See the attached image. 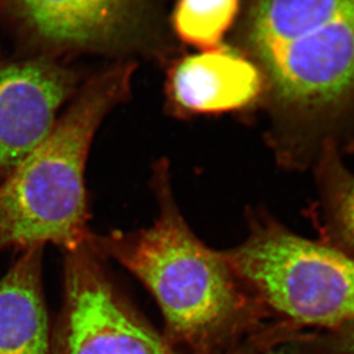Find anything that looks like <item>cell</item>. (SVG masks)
Segmentation results:
<instances>
[{
  "instance_id": "6da1fadb",
  "label": "cell",
  "mask_w": 354,
  "mask_h": 354,
  "mask_svg": "<svg viewBox=\"0 0 354 354\" xmlns=\"http://www.w3.org/2000/svg\"><path fill=\"white\" fill-rule=\"evenodd\" d=\"M242 39L279 156L307 162L353 112L354 0H248Z\"/></svg>"
},
{
  "instance_id": "7a4b0ae2",
  "label": "cell",
  "mask_w": 354,
  "mask_h": 354,
  "mask_svg": "<svg viewBox=\"0 0 354 354\" xmlns=\"http://www.w3.org/2000/svg\"><path fill=\"white\" fill-rule=\"evenodd\" d=\"M167 161L154 168L159 205L153 225L137 232L92 235L90 245L147 286L164 315L169 344L190 354H222L263 337L272 314L236 274L225 252L205 245L182 216Z\"/></svg>"
},
{
  "instance_id": "3957f363",
  "label": "cell",
  "mask_w": 354,
  "mask_h": 354,
  "mask_svg": "<svg viewBox=\"0 0 354 354\" xmlns=\"http://www.w3.org/2000/svg\"><path fill=\"white\" fill-rule=\"evenodd\" d=\"M133 66L90 80L48 136L0 183V253L46 244L74 251L91 239L86 167L95 133L129 93Z\"/></svg>"
},
{
  "instance_id": "277c9868",
  "label": "cell",
  "mask_w": 354,
  "mask_h": 354,
  "mask_svg": "<svg viewBox=\"0 0 354 354\" xmlns=\"http://www.w3.org/2000/svg\"><path fill=\"white\" fill-rule=\"evenodd\" d=\"M225 258L266 310L303 330L354 321V258L303 239L268 215H253L249 235Z\"/></svg>"
},
{
  "instance_id": "5b68a950",
  "label": "cell",
  "mask_w": 354,
  "mask_h": 354,
  "mask_svg": "<svg viewBox=\"0 0 354 354\" xmlns=\"http://www.w3.org/2000/svg\"><path fill=\"white\" fill-rule=\"evenodd\" d=\"M90 244L66 252L55 354H184L149 327L116 290ZM263 339L223 354H266Z\"/></svg>"
},
{
  "instance_id": "8992f818",
  "label": "cell",
  "mask_w": 354,
  "mask_h": 354,
  "mask_svg": "<svg viewBox=\"0 0 354 354\" xmlns=\"http://www.w3.org/2000/svg\"><path fill=\"white\" fill-rule=\"evenodd\" d=\"M144 0H0V22L31 44L66 50H119L143 36Z\"/></svg>"
},
{
  "instance_id": "52a82bcc",
  "label": "cell",
  "mask_w": 354,
  "mask_h": 354,
  "mask_svg": "<svg viewBox=\"0 0 354 354\" xmlns=\"http://www.w3.org/2000/svg\"><path fill=\"white\" fill-rule=\"evenodd\" d=\"M75 86L46 58L0 62V183L51 133Z\"/></svg>"
},
{
  "instance_id": "ba28073f",
  "label": "cell",
  "mask_w": 354,
  "mask_h": 354,
  "mask_svg": "<svg viewBox=\"0 0 354 354\" xmlns=\"http://www.w3.org/2000/svg\"><path fill=\"white\" fill-rule=\"evenodd\" d=\"M263 93L259 69L232 48L207 50L177 62L168 95L180 114H218L244 109Z\"/></svg>"
},
{
  "instance_id": "9c48e42d",
  "label": "cell",
  "mask_w": 354,
  "mask_h": 354,
  "mask_svg": "<svg viewBox=\"0 0 354 354\" xmlns=\"http://www.w3.org/2000/svg\"><path fill=\"white\" fill-rule=\"evenodd\" d=\"M44 246L21 251L0 276V354H50L51 331L43 291Z\"/></svg>"
},
{
  "instance_id": "30bf717a",
  "label": "cell",
  "mask_w": 354,
  "mask_h": 354,
  "mask_svg": "<svg viewBox=\"0 0 354 354\" xmlns=\"http://www.w3.org/2000/svg\"><path fill=\"white\" fill-rule=\"evenodd\" d=\"M317 177L331 246L354 258V173L333 140L321 147Z\"/></svg>"
},
{
  "instance_id": "8fae6325",
  "label": "cell",
  "mask_w": 354,
  "mask_h": 354,
  "mask_svg": "<svg viewBox=\"0 0 354 354\" xmlns=\"http://www.w3.org/2000/svg\"><path fill=\"white\" fill-rule=\"evenodd\" d=\"M241 0H178L173 27L182 41L205 51L220 41L239 14Z\"/></svg>"
},
{
  "instance_id": "7c38bea8",
  "label": "cell",
  "mask_w": 354,
  "mask_h": 354,
  "mask_svg": "<svg viewBox=\"0 0 354 354\" xmlns=\"http://www.w3.org/2000/svg\"><path fill=\"white\" fill-rule=\"evenodd\" d=\"M269 354H354V321L330 330L300 331Z\"/></svg>"
}]
</instances>
